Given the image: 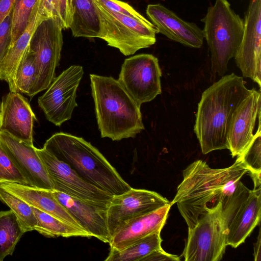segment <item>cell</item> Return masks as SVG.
<instances>
[{
  "mask_svg": "<svg viewBox=\"0 0 261 261\" xmlns=\"http://www.w3.org/2000/svg\"><path fill=\"white\" fill-rule=\"evenodd\" d=\"M90 86L101 138H135L144 126L139 105L118 80L90 74Z\"/></svg>",
  "mask_w": 261,
  "mask_h": 261,
  "instance_id": "obj_3",
  "label": "cell"
},
{
  "mask_svg": "<svg viewBox=\"0 0 261 261\" xmlns=\"http://www.w3.org/2000/svg\"><path fill=\"white\" fill-rule=\"evenodd\" d=\"M247 173L238 158L232 165L222 169L212 168L202 160L194 161L184 170L183 179L170 204H177L191 229L205 213L208 203L215 200L216 204L230 195Z\"/></svg>",
  "mask_w": 261,
  "mask_h": 261,
  "instance_id": "obj_1",
  "label": "cell"
},
{
  "mask_svg": "<svg viewBox=\"0 0 261 261\" xmlns=\"http://www.w3.org/2000/svg\"><path fill=\"white\" fill-rule=\"evenodd\" d=\"M15 0H0V22L11 11Z\"/></svg>",
  "mask_w": 261,
  "mask_h": 261,
  "instance_id": "obj_36",
  "label": "cell"
},
{
  "mask_svg": "<svg viewBox=\"0 0 261 261\" xmlns=\"http://www.w3.org/2000/svg\"><path fill=\"white\" fill-rule=\"evenodd\" d=\"M203 31L211 55L212 76H223L229 61L234 57L244 33V20L231 8L227 0H216L208 8Z\"/></svg>",
  "mask_w": 261,
  "mask_h": 261,
  "instance_id": "obj_5",
  "label": "cell"
},
{
  "mask_svg": "<svg viewBox=\"0 0 261 261\" xmlns=\"http://www.w3.org/2000/svg\"><path fill=\"white\" fill-rule=\"evenodd\" d=\"M161 75L158 58L151 54H141L124 60L118 81L141 106L161 93Z\"/></svg>",
  "mask_w": 261,
  "mask_h": 261,
  "instance_id": "obj_10",
  "label": "cell"
},
{
  "mask_svg": "<svg viewBox=\"0 0 261 261\" xmlns=\"http://www.w3.org/2000/svg\"><path fill=\"white\" fill-rule=\"evenodd\" d=\"M243 77L232 73L222 76L202 93L194 130L203 154L227 149V133L231 115L252 92Z\"/></svg>",
  "mask_w": 261,
  "mask_h": 261,
  "instance_id": "obj_2",
  "label": "cell"
},
{
  "mask_svg": "<svg viewBox=\"0 0 261 261\" xmlns=\"http://www.w3.org/2000/svg\"><path fill=\"white\" fill-rule=\"evenodd\" d=\"M54 190L84 202L108 206L113 196L83 179L65 163L58 160L43 147L36 148Z\"/></svg>",
  "mask_w": 261,
  "mask_h": 261,
  "instance_id": "obj_12",
  "label": "cell"
},
{
  "mask_svg": "<svg viewBox=\"0 0 261 261\" xmlns=\"http://www.w3.org/2000/svg\"><path fill=\"white\" fill-rule=\"evenodd\" d=\"M106 10L129 16L137 19L148 21L143 15L135 10L128 4L119 0H94Z\"/></svg>",
  "mask_w": 261,
  "mask_h": 261,
  "instance_id": "obj_33",
  "label": "cell"
},
{
  "mask_svg": "<svg viewBox=\"0 0 261 261\" xmlns=\"http://www.w3.org/2000/svg\"><path fill=\"white\" fill-rule=\"evenodd\" d=\"M84 73L82 66H70L56 77L38 98V105L46 119L55 125L60 126L71 119L77 106L76 91Z\"/></svg>",
  "mask_w": 261,
  "mask_h": 261,
  "instance_id": "obj_11",
  "label": "cell"
},
{
  "mask_svg": "<svg viewBox=\"0 0 261 261\" xmlns=\"http://www.w3.org/2000/svg\"><path fill=\"white\" fill-rule=\"evenodd\" d=\"M161 232L149 234L126 248L117 250L110 249L106 261H141L155 250L161 247Z\"/></svg>",
  "mask_w": 261,
  "mask_h": 261,
  "instance_id": "obj_25",
  "label": "cell"
},
{
  "mask_svg": "<svg viewBox=\"0 0 261 261\" xmlns=\"http://www.w3.org/2000/svg\"><path fill=\"white\" fill-rule=\"evenodd\" d=\"M62 28L54 19L42 20L37 27L30 42L36 69L35 84L31 98L47 89L56 77L63 44Z\"/></svg>",
  "mask_w": 261,
  "mask_h": 261,
  "instance_id": "obj_9",
  "label": "cell"
},
{
  "mask_svg": "<svg viewBox=\"0 0 261 261\" xmlns=\"http://www.w3.org/2000/svg\"><path fill=\"white\" fill-rule=\"evenodd\" d=\"M40 0L34 8L30 22L26 29L9 48L0 64V80L9 83L14 74L19 62L29 47L31 37L38 25L45 18L40 9Z\"/></svg>",
  "mask_w": 261,
  "mask_h": 261,
  "instance_id": "obj_23",
  "label": "cell"
},
{
  "mask_svg": "<svg viewBox=\"0 0 261 261\" xmlns=\"http://www.w3.org/2000/svg\"><path fill=\"white\" fill-rule=\"evenodd\" d=\"M179 256L165 252L162 247L154 250L141 261L180 260Z\"/></svg>",
  "mask_w": 261,
  "mask_h": 261,
  "instance_id": "obj_35",
  "label": "cell"
},
{
  "mask_svg": "<svg viewBox=\"0 0 261 261\" xmlns=\"http://www.w3.org/2000/svg\"><path fill=\"white\" fill-rule=\"evenodd\" d=\"M0 200L14 213L25 232L35 230L37 220L29 204L1 187Z\"/></svg>",
  "mask_w": 261,
  "mask_h": 261,
  "instance_id": "obj_29",
  "label": "cell"
},
{
  "mask_svg": "<svg viewBox=\"0 0 261 261\" xmlns=\"http://www.w3.org/2000/svg\"><path fill=\"white\" fill-rule=\"evenodd\" d=\"M258 129L246 148L237 156L248 170L253 180L254 189L260 187L261 126L260 111L258 114Z\"/></svg>",
  "mask_w": 261,
  "mask_h": 261,
  "instance_id": "obj_28",
  "label": "cell"
},
{
  "mask_svg": "<svg viewBox=\"0 0 261 261\" xmlns=\"http://www.w3.org/2000/svg\"><path fill=\"white\" fill-rule=\"evenodd\" d=\"M43 148L67 164L86 182L113 196L132 189L101 152L82 137L56 133L46 140Z\"/></svg>",
  "mask_w": 261,
  "mask_h": 261,
  "instance_id": "obj_4",
  "label": "cell"
},
{
  "mask_svg": "<svg viewBox=\"0 0 261 261\" xmlns=\"http://www.w3.org/2000/svg\"><path fill=\"white\" fill-rule=\"evenodd\" d=\"M36 117L27 100L20 93L10 91L0 103V132L33 145Z\"/></svg>",
  "mask_w": 261,
  "mask_h": 261,
  "instance_id": "obj_16",
  "label": "cell"
},
{
  "mask_svg": "<svg viewBox=\"0 0 261 261\" xmlns=\"http://www.w3.org/2000/svg\"><path fill=\"white\" fill-rule=\"evenodd\" d=\"M40 9L46 18H53L63 30L69 28V0H40Z\"/></svg>",
  "mask_w": 261,
  "mask_h": 261,
  "instance_id": "obj_31",
  "label": "cell"
},
{
  "mask_svg": "<svg viewBox=\"0 0 261 261\" xmlns=\"http://www.w3.org/2000/svg\"><path fill=\"white\" fill-rule=\"evenodd\" d=\"M261 235H260V227L259 224V229L258 236L257 238L256 242L254 244V260L260 261L261 260Z\"/></svg>",
  "mask_w": 261,
  "mask_h": 261,
  "instance_id": "obj_37",
  "label": "cell"
},
{
  "mask_svg": "<svg viewBox=\"0 0 261 261\" xmlns=\"http://www.w3.org/2000/svg\"><path fill=\"white\" fill-rule=\"evenodd\" d=\"M3 182L29 185L25 178L0 143V182Z\"/></svg>",
  "mask_w": 261,
  "mask_h": 261,
  "instance_id": "obj_32",
  "label": "cell"
},
{
  "mask_svg": "<svg viewBox=\"0 0 261 261\" xmlns=\"http://www.w3.org/2000/svg\"><path fill=\"white\" fill-rule=\"evenodd\" d=\"M170 203L146 215L137 217L121 227L111 237L110 248L120 250L163 228Z\"/></svg>",
  "mask_w": 261,
  "mask_h": 261,
  "instance_id": "obj_20",
  "label": "cell"
},
{
  "mask_svg": "<svg viewBox=\"0 0 261 261\" xmlns=\"http://www.w3.org/2000/svg\"><path fill=\"white\" fill-rule=\"evenodd\" d=\"M169 201L159 193L132 188L119 195L113 196L107 208V221L110 238L130 220L152 212Z\"/></svg>",
  "mask_w": 261,
  "mask_h": 261,
  "instance_id": "obj_13",
  "label": "cell"
},
{
  "mask_svg": "<svg viewBox=\"0 0 261 261\" xmlns=\"http://www.w3.org/2000/svg\"><path fill=\"white\" fill-rule=\"evenodd\" d=\"M25 233L11 210L0 211V261L12 255L15 247Z\"/></svg>",
  "mask_w": 261,
  "mask_h": 261,
  "instance_id": "obj_26",
  "label": "cell"
},
{
  "mask_svg": "<svg viewBox=\"0 0 261 261\" xmlns=\"http://www.w3.org/2000/svg\"><path fill=\"white\" fill-rule=\"evenodd\" d=\"M244 33L234 56L243 75L261 86V0H251L245 13Z\"/></svg>",
  "mask_w": 261,
  "mask_h": 261,
  "instance_id": "obj_14",
  "label": "cell"
},
{
  "mask_svg": "<svg viewBox=\"0 0 261 261\" xmlns=\"http://www.w3.org/2000/svg\"><path fill=\"white\" fill-rule=\"evenodd\" d=\"M70 25L75 37L99 38L100 22L93 0H69Z\"/></svg>",
  "mask_w": 261,
  "mask_h": 261,
  "instance_id": "obj_22",
  "label": "cell"
},
{
  "mask_svg": "<svg viewBox=\"0 0 261 261\" xmlns=\"http://www.w3.org/2000/svg\"><path fill=\"white\" fill-rule=\"evenodd\" d=\"M11 11L0 22V64L6 56L11 46Z\"/></svg>",
  "mask_w": 261,
  "mask_h": 261,
  "instance_id": "obj_34",
  "label": "cell"
},
{
  "mask_svg": "<svg viewBox=\"0 0 261 261\" xmlns=\"http://www.w3.org/2000/svg\"><path fill=\"white\" fill-rule=\"evenodd\" d=\"M93 1L100 22V38L108 45L127 56L155 43V35L159 32L152 22L111 12Z\"/></svg>",
  "mask_w": 261,
  "mask_h": 261,
  "instance_id": "obj_6",
  "label": "cell"
},
{
  "mask_svg": "<svg viewBox=\"0 0 261 261\" xmlns=\"http://www.w3.org/2000/svg\"><path fill=\"white\" fill-rule=\"evenodd\" d=\"M219 201L188 229V236L182 253L186 261H219L225 253L226 231Z\"/></svg>",
  "mask_w": 261,
  "mask_h": 261,
  "instance_id": "obj_8",
  "label": "cell"
},
{
  "mask_svg": "<svg viewBox=\"0 0 261 261\" xmlns=\"http://www.w3.org/2000/svg\"><path fill=\"white\" fill-rule=\"evenodd\" d=\"M221 202L226 244L235 248L260 223L261 187L250 190L240 181L233 192Z\"/></svg>",
  "mask_w": 261,
  "mask_h": 261,
  "instance_id": "obj_7",
  "label": "cell"
},
{
  "mask_svg": "<svg viewBox=\"0 0 261 261\" xmlns=\"http://www.w3.org/2000/svg\"><path fill=\"white\" fill-rule=\"evenodd\" d=\"M146 13L159 32L169 39L190 47L202 46L203 31L195 23L181 19L160 4L148 5Z\"/></svg>",
  "mask_w": 261,
  "mask_h": 261,
  "instance_id": "obj_18",
  "label": "cell"
},
{
  "mask_svg": "<svg viewBox=\"0 0 261 261\" xmlns=\"http://www.w3.org/2000/svg\"><path fill=\"white\" fill-rule=\"evenodd\" d=\"M52 192L83 229L91 237L109 244L111 238L107 221L108 206L90 204L54 190Z\"/></svg>",
  "mask_w": 261,
  "mask_h": 261,
  "instance_id": "obj_19",
  "label": "cell"
},
{
  "mask_svg": "<svg viewBox=\"0 0 261 261\" xmlns=\"http://www.w3.org/2000/svg\"><path fill=\"white\" fill-rule=\"evenodd\" d=\"M31 206L37 220L35 230L43 236L52 238L91 237L85 230L61 220L35 207Z\"/></svg>",
  "mask_w": 261,
  "mask_h": 261,
  "instance_id": "obj_24",
  "label": "cell"
},
{
  "mask_svg": "<svg viewBox=\"0 0 261 261\" xmlns=\"http://www.w3.org/2000/svg\"><path fill=\"white\" fill-rule=\"evenodd\" d=\"M260 90L252 91L233 112L227 133L228 149L232 158L239 155L251 141L256 119L260 111Z\"/></svg>",
  "mask_w": 261,
  "mask_h": 261,
  "instance_id": "obj_15",
  "label": "cell"
},
{
  "mask_svg": "<svg viewBox=\"0 0 261 261\" xmlns=\"http://www.w3.org/2000/svg\"><path fill=\"white\" fill-rule=\"evenodd\" d=\"M37 2L38 0H15L11 9L12 40L10 47L28 27Z\"/></svg>",
  "mask_w": 261,
  "mask_h": 261,
  "instance_id": "obj_30",
  "label": "cell"
},
{
  "mask_svg": "<svg viewBox=\"0 0 261 261\" xmlns=\"http://www.w3.org/2000/svg\"><path fill=\"white\" fill-rule=\"evenodd\" d=\"M36 69L34 57L29 47L19 62L11 81L10 91L25 94L31 97L35 84Z\"/></svg>",
  "mask_w": 261,
  "mask_h": 261,
  "instance_id": "obj_27",
  "label": "cell"
},
{
  "mask_svg": "<svg viewBox=\"0 0 261 261\" xmlns=\"http://www.w3.org/2000/svg\"><path fill=\"white\" fill-rule=\"evenodd\" d=\"M0 187L15 195L30 206L83 229L66 208L55 198L52 190L10 182H0Z\"/></svg>",
  "mask_w": 261,
  "mask_h": 261,
  "instance_id": "obj_21",
  "label": "cell"
},
{
  "mask_svg": "<svg viewBox=\"0 0 261 261\" xmlns=\"http://www.w3.org/2000/svg\"><path fill=\"white\" fill-rule=\"evenodd\" d=\"M0 143L29 186L54 190L45 168L33 145L25 143L1 132Z\"/></svg>",
  "mask_w": 261,
  "mask_h": 261,
  "instance_id": "obj_17",
  "label": "cell"
}]
</instances>
